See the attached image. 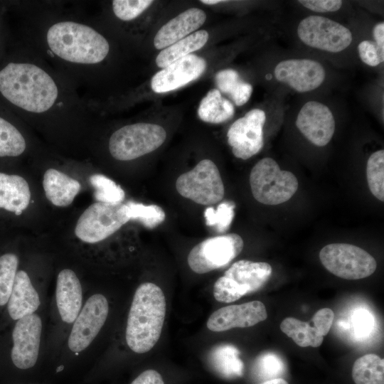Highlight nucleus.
<instances>
[{"instance_id":"nucleus-1","label":"nucleus","mask_w":384,"mask_h":384,"mask_svg":"<svg viewBox=\"0 0 384 384\" xmlns=\"http://www.w3.org/2000/svg\"><path fill=\"white\" fill-rule=\"evenodd\" d=\"M0 69V95L31 120L88 118L92 112L78 87L31 48Z\"/></svg>"},{"instance_id":"nucleus-2","label":"nucleus","mask_w":384,"mask_h":384,"mask_svg":"<svg viewBox=\"0 0 384 384\" xmlns=\"http://www.w3.org/2000/svg\"><path fill=\"white\" fill-rule=\"evenodd\" d=\"M166 303L161 289L151 282L136 289L128 313L125 338L134 353L150 351L160 338L165 319Z\"/></svg>"},{"instance_id":"nucleus-3","label":"nucleus","mask_w":384,"mask_h":384,"mask_svg":"<svg viewBox=\"0 0 384 384\" xmlns=\"http://www.w3.org/2000/svg\"><path fill=\"white\" fill-rule=\"evenodd\" d=\"M272 272L267 262L237 261L215 282L214 298L223 303L236 301L260 289L270 279Z\"/></svg>"},{"instance_id":"nucleus-4","label":"nucleus","mask_w":384,"mask_h":384,"mask_svg":"<svg viewBox=\"0 0 384 384\" xmlns=\"http://www.w3.org/2000/svg\"><path fill=\"white\" fill-rule=\"evenodd\" d=\"M250 185L256 201L274 206L284 203L293 196L298 188V181L292 172L281 170L273 159L265 157L252 167Z\"/></svg>"},{"instance_id":"nucleus-5","label":"nucleus","mask_w":384,"mask_h":384,"mask_svg":"<svg viewBox=\"0 0 384 384\" xmlns=\"http://www.w3.org/2000/svg\"><path fill=\"white\" fill-rule=\"evenodd\" d=\"M166 132L159 124L138 122L114 131L109 139L112 156L122 161H131L154 151L165 141Z\"/></svg>"},{"instance_id":"nucleus-6","label":"nucleus","mask_w":384,"mask_h":384,"mask_svg":"<svg viewBox=\"0 0 384 384\" xmlns=\"http://www.w3.org/2000/svg\"><path fill=\"white\" fill-rule=\"evenodd\" d=\"M129 220L126 204L96 202L80 216L75 234L81 241L94 244L107 238Z\"/></svg>"},{"instance_id":"nucleus-7","label":"nucleus","mask_w":384,"mask_h":384,"mask_svg":"<svg viewBox=\"0 0 384 384\" xmlns=\"http://www.w3.org/2000/svg\"><path fill=\"white\" fill-rule=\"evenodd\" d=\"M324 267L333 274L354 280L370 276L376 270L375 258L363 249L348 243H331L319 252Z\"/></svg>"},{"instance_id":"nucleus-8","label":"nucleus","mask_w":384,"mask_h":384,"mask_svg":"<svg viewBox=\"0 0 384 384\" xmlns=\"http://www.w3.org/2000/svg\"><path fill=\"white\" fill-rule=\"evenodd\" d=\"M176 188L183 197L203 206L220 202L225 194L220 171L210 159L201 160L191 170L181 174Z\"/></svg>"},{"instance_id":"nucleus-9","label":"nucleus","mask_w":384,"mask_h":384,"mask_svg":"<svg viewBox=\"0 0 384 384\" xmlns=\"http://www.w3.org/2000/svg\"><path fill=\"white\" fill-rule=\"evenodd\" d=\"M299 40L306 46L328 53H340L353 41V34L344 25L331 18L311 15L302 18L297 26Z\"/></svg>"},{"instance_id":"nucleus-10","label":"nucleus","mask_w":384,"mask_h":384,"mask_svg":"<svg viewBox=\"0 0 384 384\" xmlns=\"http://www.w3.org/2000/svg\"><path fill=\"white\" fill-rule=\"evenodd\" d=\"M243 247L242 238L236 233L209 238L191 250L188 264L194 272L205 274L228 265Z\"/></svg>"},{"instance_id":"nucleus-11","label":"nucleus","mask_w":384,"mask_h":384,"mask_svg":"<svg viewBox=\"0 0 384 384\" xmlns=\"http://www.w3.org/2000/svg\"><path fill=\"white\" fill-rule=\"evenodd\" d=\"M109 314V303L105 295L97 293L83 303L68 336L67 348L70 353L84 352L103 327Z\"/></svg>"},{"instance_id":"nucleus-12","label":"nucleus","mask_w":384,"mask_h":384,"mask_svg":"<svg viewBox=\"0 0 384 384\" xmlns=\"http://www.w3.org/2000/svg\"><path fill=\"white\" fill-rule=\"evenodd\" d=\"M265 121V112L260 109H253L231 124L227 139L235 157L246 160L262 150Z\"/></svg>"},{"instance_id":"nucleus-13","label":"nucleus","mask_w":384,"mask_h":384,"mask_svg":"<svg viewBox=\"0 0 384 384\" xmlns=\"http://www.w3.org/2000/svg\"><path fill=\"white\" fill-rule=\"evenodd\" d=\"M15 321L12 330L11 358L16 368L29 369L36 365L38 358L43 331L42 319L33 313Z\"/></svg>"},{"instance_id":"nucleus-14","label":"nucleus","mask_w":384,"mask_h":384,"mask_svg":"<svg viewBox=\"0 0 384 384\" xmlns=\"http://www.w3.org/2000/svg\"><path fill=\"white\" fill-rule=\"evenodd\" d=\"M274 78L298 92H308L319 87L326 78V70L319 62L310 58H289L279 62L274 68Z\"/></svg>"},{"instance_id":"nucleus-15","label":"nucleus","mask_w":384,"mask_h":384,"mask_svg":"<svg viewBox=\"0 0 384 384\" xmlns=\"http://www.w3.org/2000/svg\"><path fill=\"white\" fill-rule=\"evenodd\" d=\"M295 124L303 136L316 146H326L331 140L336 128L330 108L314 100L306 102L301 107Z\"/></svg>"},{"instance_id":"nucleus-16","label":"nucleus","mask_w":384,"mask_h":384,"mask_svg":"<svg viewBox=\"0 0 384 384\" xmlns=\"http://www.w3.org/2000/svg\"><path fill=\"white\" fill-rule=\"evenodd\" d=\"M206 68L203 58L189 54L156 73L151 80V89L156 93L176 90L198 79Z\"/></svg>"},{"instance_id":"nucleus-17","label":"nucleus","mask_w":384,"mask_h":384,"mask_svg":"<svg viewBox=\"0 0 384 384\" xmlns=\"http://www.w3.org/2000/svg\"><path fill=\"white\" fill-rule=\"evenodd\" d=\"M267 318L265 304L256 300L218 309L209 316L206 326L210 331L220 332L252 326Z\"/></svg>"},{"instance_id":"nucleus-18","label":"nucleus","mask_w":384,"mask_h":384,"mask_svg":"<svg viewBox=\"0 0 384 384\" xmlns=\"http://www.w3.org/2000/svg\"><path fill=\"white\" fill-rule=\"evenodd\" d=\"M55 301L61 321L72 325L83 305L81 282L71 269L59 272L56 279Z\"/></svg>"},{"instance_id":"nucleus-19","label":"nucleus","mask_w":384,"mask_h":384,"mask_svg":"<svg viewBox=\"0 0 384 384\" xmlns=\"http://www.w3.org/2000/svg\"><path fill=\"white\" fill-rule=\"evenodd\" d=\"M206 19V13L198 8H190L165 23L156 33L154 45L164 49L193 33Z\"/></svg>"},{"instance_id":"nucleus-20","label":"nucleus","mask_w":384,"mask_h":384,"mask_svg":"<svg viewBox=\"0 0 384 384\" xmlns=\"http://www.w3.org/2000/svg\"><path fill=\"white\" fill-rule=\"evenodd\" d=\"M41 304L40 294L28 274L23 270L17 271L13 289L7 303L11 319L16 321L36 313Z\"/></svg>"},{"instance_id":"nucleus-21","label":"nucleus","mask_w":384,"mask_h":384,"mask_svg":"<svg viewBox=\"0 0 384 384\" xmlns=\"http://www.w3.org/2000/svg\"><path fill=\"white\" fill-rule=\"evenodd\" d=\"M31 191L21 176L0 172V209L19 215L30 203Z\"/></svg>"},{"instance_id":"nucleus-22","label":"nucleus","mask_w":384,"mask_h":384,"mask_svg":"<svg viewBox=\"0 0 384 384\" xmlns=\"http://www.w3.org/2000/svg\"><path fill=\"white\" fill-rule=\"evenodd\" d=\"M43 187L47 199L58 207L70 205L81 188L79 181L55 169L46 170Z\"/></svg>"},{"instance_id":"nucleus-23","label":"nucleus","mask_w":384,"mask_h":384,"mask_svg":"<svg viewBox=\"0 0 384 384\" xmlns=\"http://www.w3.org/2000/svg\"><path fill=\"white\" fill-rule=\"evenodd\" d=\"M208 33L200 30L163 49L156 58L158 67L164 68L172 63L201 49L208 40Z\"/></svg>"},{"instance_id":"nucleus-24","label":"nucleus","mask_w":384,"mask_h":384,"mask_svg":"<svg viewBox=\"0 0 384 384\" xmlns=\"http://www.w3.org/2000/svg\"><path fill=\"white\" fill-rule=\"evenodd\" d=\"M234 113L233 103L224 98L215 88L210 90L201 100L198 109L199 118L212 124L225 122L231 119Z\"/></svg>"},{"instance_id":"nucleus-25","label":"nucleus","mask_w":384,"mask_h":384,"mask_svg":"<svg viewBox=\"0 0 384 384\" xmlns=\"http://www.w3.org/2000/svg\"><path fill=\"white\" fill-rule=\"evenodd\" d=\"M218 90L230 96L235 105L242 106L250 98L252 86L243 81L238 73L233 69L218 72L215 77Z\"/></svg>"},{"instance_id":"nucleus-26","label":"nucleus","mask_w":384,"mask_h":384,"mask_svg":"<svg viewBox=\"0 0 384 384\" xmlns=\"http://www.w3.org/2000/svg\"><path fill=\"white\" fill-rule=\"evenodd\" d=\"M352 378L356 384H384V360L374 353L364 355L354 362Z\"/></svg>"},{"instance_id":"nucleus-27","label":"nucleus","mask_w":384,"mask_h":384,"mask_svg":"<svg viewBox=\"0 0 384 384\" xmlns=\"http://www.w3.org/2000/svg\"><path fill=\"white\" fill-rule=\"evenodd\" d=\"M280 329L301 347H319L324 340L310 322L294 317L285 318L280 324Z\"/></svg>"},{"instance_id":"nucleus-28","label":"nucleus","mask_w":384,"mask_h":384,"mask_svg":"<svg viewBox=\"0 0 384 384\" xmlns=\"http://www.w3.org/2000/svg\"><path fill=\"white\" fill-rule=\"evenodd\" d=\"M26 140L11 122L0 116V157H16L24 153Z\"/></svg>"},{"instance_id":"nucleus-29","label":"nucleus","mask_w":384,"mask_h":384,"mask_svg":"<svg viewBox=\"0 0 384 384\" xmlns=\"http://www.w3.org/2000/svg\"><path fill=\"white\" fill-rule=\"evenodd\" d=\"M373 40H363L358 46V55L367 65L375 67L384 61V22L373 28Z\"/></svg>"},{"instance_id":"nucleus-30","label":"nucleus","mask_w":384,"mask_h":384,"mask_svg":"<svg viewBox=\"0 0 384 384\" xmlns=\"http://www.w3.org/2000/svg\"><path fill=\"white\" fill-rule=\"evenodd\" d=\"M89 181L95 189L94 197L97 202L117 205L122 203L125 193L121 186L102 174H92Z\"/></svg>"},{"instance_id":"nucleus-31","label":"nucleus","mask_w":384,"mask_h":384,"mask_svg":"<svg viewBox=\"0 0 384 384\" xmlns=\"http://www.w3.org/2000/svg\"><path fill=\"white\" fill-rule=\"evenodd\" d=\"M125 204L129 220L139 221L146 228L153 229L165 220V212L159 206L144 205L134 201H128Z\"/></svg>"},{"instance_id":"nucleus-32","label":"nucleus","mask_w":384,"mask_h":384,"mask_svg":"<svg viewBox=\"0 0 384 384\" xmlns=\"http://www.w3.org/2000/svg\"><path fill=\"white\" fill-rule=\"evenodd\" d=\"M366 177L369 189L379 201H384V151L378 150L368 158Z\"/></svg>"},{"instance_id":"nucleus-33","label":"nucleus","mask_w":384,"mask_h":384,"mask_svg":"<svg viewBox=\"0 0 384 384\" xmlns=\"http://www.w3.org/2000/svg\"><path fill=\"white\" fill-rule=\"evenodd\" d=\"M19 260L11 252L0 256V306L7 304L11 296Z\"/></svg>"},{"instance_id":"nucleus-34","label":"nucleus","mask_w":384,"mask_h":384,"mask_svg":"<svg viewBox=\"0 0 384 384\" xmlns=\"http://www.w3.org/2000/svg\"><path fill=\"white\" fill-rule=\"evenodd\" d=\"M211 353L213 362L223 373L228 376L242 374V362L238 357V350L233 346L221 345L214 348Z\"/></svg>"},{"instance_id":"nucleus-35","label":"nucleus","mask_w":384,"mask_h":384,"mask_svg":"<svg viewBox=\"0 0 384 384\" xmlns=\"http://www.w3.org/2000/svg\"><path fill=\"white\" fill-rule=\"evenodd\" d=\"M235 203L232 201H223L215 209L208 207L204 211L203 215L206 224L213 227L218 233L227 231L235 215Z\"/></svg>"},{"instance_id":"nucleus-36","label":"nucleus","mask_w":384,"mask_h":384,"mask_svg":"<svg viewBox=\"0 0 384 384\" xmlns=\"http://www.w3.org/2000/svg\"><path fill=\"white\" fill-rule=\"evenodd\" d=\"M154 1L151 0H114L112 10L122 21H131L139 16Z\"/></svg>"},{"instance_id":"nucleus-37","label":"nucleus","mask_w":384,"mask_h":384,"mask_svg":"<svg viewBox=\"0 0 384 384\" xmlns=\"http://www.w3.org/2000/svg\"><path fill=\"white\" fill-rule=\"evenodd\" d=\"M258 370L262 378L268 380L279 378L284 373V364L277 356L266 354L258 360Z\"/></svg>"},{"instance_id":"nucleus-38","label":"nucleus","mask_w":384,"mask_h":384,"mask_svg":"<svg viewBox=\"0 0 384 384\" xmlns=\"http://www.w3.org/2000/svg\"><path fill=\"white\" fill-rule=\"evenodd\" d=\"M334 319V311L329 308H322L314 314L310 324L318 334L324 337L329 333Z\"/></svg>"},{"instance_id":"nucleus-39","label":"nucleus","mask_w":384,"mask_h":384,"mask_svg":"<svg viewBox=\"0 0 384 384\" xmlns=\"http://www.w3.org/2000/svg\"><path fill=\"white\" fill-rule=\"evenodd\" d=\"M352 324L355 334L363 336L370 334L373 326L371 314L363 309L358 310L352 316Z\"/></svg>"},{"instance_id":"nucleus-40","label":"nucleus","mask_w":384,"mask_h":384,"mask_svg":"<svg viewBox=\"0 0 384 384\" xmlns=\"http://www.w3.org/2000/svg\"><path fill=\"white\" fill-rule=\"evenodd\" d=\"M298 2L306 9L316 13L335 12L343 5V1L340 0H301Z\"/></svg>"},{"instance_id":"nucleus-41","label":"nucleus","mask_w":384,"mask_h":384,"mask_svg":"<svg viewBox=\"0 0 384 384\" xmlns=\"http://www.w3.org/2000/svg\"><path fill=\"white\" fill-rule=\"evenodd\" d=\"M131 384H164V382L159 373L149 369L139 375Z\"/></svg>"},{"instance_id":"nucleus-42","label":"nucleus","mask_w":384,"mask_h":384,"mask_svg":"<svg viewBox=\"0 0 384 384\" xmlns=\"http://www.w3.org/2000/svg\"><path fill=\"white\" fill-rule=\"evenodd\" d=\"M259 384H289L284 379L279 378L265 380Z\"/></svg>"},{"instance_id":"nucleus-43","label":"nucleus","mask_w":384,"mask_h":384,"mask_svg":"<svg viewBox=\"0 0 384 384\" xmlns=\"http://www.w3.org/2000/svg\"><path fill=\"white\" fill-rule=\"evenodd\" d=\"M224 1H221V0H201V2H202L203 4H208V5L216 4L224 2Z\"/></svg>"}]
</instances>
